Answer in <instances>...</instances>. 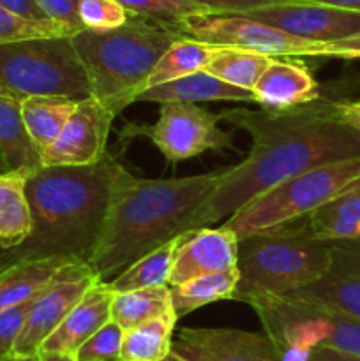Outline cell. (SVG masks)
<instances>
[{
  "label": "cell",
  "instance_id": "9a60e30c",
  "mask_svg": "<svg viewBox=\"0 0 360 361\" xmlns=\"http://www.w3.org/2000/svg\"><path fill=\"white\" fill-rule=\"evenodd\" d=\"M328 243L332 263L327 274L288 296L360 319V242L334 240Z\"/></svg>",
  "mask_w": 360,
  "mask_h": 361
},
{
  "label": "cell",
  "instance_id": "60d3db41",
  "mask_svg": "<svg viewBox=\"0 0 360 361\" xmlns=\"http://www.w3.org/2000/svg\"><path fill=\"white\" fill-rule=\"evenodd\" d=\"M337 115L342 122L360 130V101H337Z\"/></svg>",
  "mask_w": 360,
  "mask_h": 361
},
{
  "label": "cell",
  "instance_id": "8992f818",
  "mask_svg": "<svg viewBox=\"0 0 360 361\" xmlns=\"http://www.w3.org/2000/svg\"><path fill=\"white\" fill-rule=\"evenodd\" d=\"M0 94L20 101L32 95L83 101L92 88L71 35H52L0 44Z\"/></svg>",
  "mask_w": 360,
  "mask_h": 361
},
{
  "label": "cell",
  "instance_id": "74e56055",
  "mask_svg": "<svg viewBox=\"0 0 360 361\" xmlns=\"http://www.w3.org/2000/svg\"><path fill=\"white\" fill-rule=\"evenodd\" d=\"M320 56L344 60L360 59V32L355 35H349V37L337 39V41L321 42Z\"/></svg>",
  "mask_w": 360,
  "mask_h": 361
},
{
  "label": "cell",
  "instance_id": "ffe728a7",
  "mask_svg": "<svg viewBox=\"0 0 360 361\" xmlns=\"http://www.w3.org/2000/svg\"><path fill=\"white\" fill-rule=\"evenodd\" d=\"M296 222L318 240L360 242V180Z\"/></svg>",
  "mask_w": 360,
  "mask_h": 361
},
{
  "label": "cell",
  "instance_id": "7402d4cb",
  "mask_svg": "<svg viewBox=\"0 0 360 361\" xmlns=\"http://www.w3.org/2000/svg\"><path fill=\"white\" fill-rule=\"evenodd\" d=\"M28 175V171L0 173V252L20 247L32 233Z\"/></svg>",
  "mask_w": 360,
  "mask_h": 361
},
{
  "label": "cell",
  "instance_id": "30bf717a",
  "mask_svg": "<svg viewBox=\"0 0 360 361\" xmlns=\"http://www.w3.org/2000/svg\"><path fill=\"white\" fill-rule=\"evenodd\" d=\"M180 35L268 56H320L321 42L286 34L242 13H196L172 25Z\"/></svg>",
  "mask_w": 360,
  "mask_h": 361
},
{
  "label": "cell",
  "instance_id": "e0dca14e",
  "mask_svg": "<svg viewBox=\"0 0 360 361\" xmlns=\"http://www.w3.org/2000/svg\"><path fill=\"white\" fill-rule=\"evenodd\" d=\"M113 295L115 291L109 288V282L99 279L64 317L56 330L42 342L39 353L74 355L85 341L112 321Z\"/></svg>",
  "mask_w": 360,
  "mask_h": 361
},
{
  "label": "cell",
  "instance_id": "83f0119b",
  "mask_svg": "<svg viewBox=\"0 0 360 361\" xmlns=\"http://www.w3.org/2000/svg\"><path fill=\"white\" fill-rule=\"evenodd\" d=\"M172 310L169 286H152V288L115 293L112 303V321H115L126 331L155 317L164 316Z\"/></svg>",
  "mask_w": 360,
  "mask_h": 361
},
{
  "label": "cell",
  "instance_id": "f35d334b",
  "mask_svg": "<svg viewBox=\"0 0 360 361\" xmlns=\"http://www.w3.org/2000/svg\"><path fill=\"white\" fill-rule=\"evenodd\" d=\"M0 6L20 16L32 21H41V23H55L44 14V11L35 4V0H0Z\"/></svg>",
  "mask_w": 360,
  "mask_h": 361
},
{
  "label": "cell",
  "instance_id": "8fae6325",
  "mask_svg": "<svg viewBox=\"0 0 360 361\" xmlns=\"http://www.w3.org/2000/svg\"><path fill=\"white\" fill-rule=\"evenodd\" d=\"M99 279L90 264L83 261H74L62 268L32 302L11 355L39 356L42 342L56 330L64 317Z\"/></svg>",
  "mask_w": 360,
  "mask_h": 361
},
{
  "label": "cell",
  "instance_id": "ee69618b",
  "mask_svg": "<svg viewBox=\"0 0 360 361\" xmlns=\"http://www.w3.org/2000/svg\"><path fill=\"white\" fill-rule=\"evenodd\" d=\"M0 361H39V356H16L6 353V355H0Z\"/></svg>",
  "mask_w": 360,
  "mask_h": 361
},
{
  "label": "cell",
  "instance_id": "3957f363",
  "mask_svg": "<svg viewBox=\"0 0 360 361\" xmlns=\"http://www.w3.org/2000/svg\"><path fill=\"white\" fill-rule=\"evenodd\" d=\"M116 159L106 154L87 166H39L27 178L32 233L25 243L2 252V263L60 259L88 263L97 245Z\"/></svg>",
  "mask_w": 360,
  "mask_h": 361
},
{
  "label": "cell",
  "instance_id": "d6986e66",
  "mask_svg": "<svg viewBox=\"0 0 360 361\" xmlns=\"http://www.w3.org/2000/svg\"><path fill=\"white\" fill-rule=\"evenodd\" d=\"M138 101L145 102H207V101H235L256 102L251 90L233 87L207 71H198L189 76L168 81V83L148 87L138 95Z\"/></svg>",
  "mask_w": 360,
  "mask_h": 361
},
{
  "label": "cell",
  "instance_id": "7c38bea8",
  "mask_svg": "<svg viewBox=\"0 0 360 361\" xmlns=\"http://www.w3.org/2000/svg\"><path fill=\"white\" fill-rule=\"evenodd\" d=\"M246 16L314 42H332L360 32V11L292 0L246 11Z\"/></svg>",
  "mask_w": 360,
  "mask_h": 361
},
{
  "label": "cell",
  "instance_id": "9c48e42d",
  "mask_svg": "<svg viewBox=\"0 0 360 361\" xmlns=\"http://www.w3.org/2000/svg\"><path fill=\"white\" fill-rule=\"evenodd\" d=\"M224 111H208L194 102H161L157 122L152 126L129 123L122 136H145L172 164L198 157L208 150L232 148L233 134L219 127Z\"/></svg>",
  "mask_w": 360,
  "mask_h": 361
},
{
  "label": "cell",
  "instance_id": "4fadbf2b",
  "mask_svg": "<svg viewBox=\"0 0 360 361\" xmlns=\"http://www.w3.org/2000/svg\"><path fill=\"white\" fill-rule=\"evenodd\" d=\"M172 351L187 361H286L265 331L236 328H180Z\"/></svg>",
  "mask_w": 360,
  "mask_h": 361
},
{
  "label": "cell",
  "instance_id": "e575fe53",
  "mask_svg": "<svg viewBox=\"0 0 360 361\" xmlns=\"http://www.w3.org/2000/svg\"><path fill=\"white\" fill-rule=\"evenodd\" d=\"M32 302L34 300L0 310V355L11 353L14 341L23 328Z\"/></svg>",
  "mask_w": 360,
  "mask_h": 361
},
{
  "label": "cell",
  "instance_id": "7a4b0ae2",
  "mask_svg": "<svg viewBox=\"0 0 360 361\" xmlns=\"http://www.w3.org/2000/svg\"><path fill=\"white\" fill-rule=\"evenodd\" d=\"M229 168L184 178H140L119 161L113 169L108 210L88 264L106 277L143 254L196 229V219Z\"/></svg>",
  "mask_w": 360,
  "mask_h": 361
},
{
  "label": "cell",
  "instance_id": "d6a6232c",
  "mask_svg": "<svg viewBox=\"0 0 360 361\" xmlns=\"http://www.w3.org/2000/svg\"><path fill=\"white\" fill-rule=\"evenodd\" d=\"M122 337V328L115 321H108L74 353L76 361H119Z\"/></svg>",
  "mask_w": 360,
  "mask_h": 361
},
{
  "label": "cell",
  "instance_id": "4dcf8cb0",
  "mask_svg": "<svg viewBox=\"0 0 360 361\" xmlns=\"http://www.w3.org/2000/svg\"><path fill=\"white\" fill-rule=\"evenodd\" d=\"M131 14L150 18L162 23L175 25L184 16L196 13H208L205 7L189 0H116Z\"/></svg>",
  "mask_w": 360,
  "mask_h": 361
},
{
  "label": "cell",
  "instance_id": "8d00e7d4",
  "mask_svg": "<svg viewBox=\"0 0 360 361\" xmlns=\"http://www.w3.org/2000/svg\"><path fill=\"white\" fill-rule=\"evenodd\" d=\"M189 2L205 7L208 13H246L258 7L292 2V0H189Z\"/></svg>",
  "mask_w": 360,
  "mask_h": 361
},
{
  "label": "cell",
  "instance_id": "d590c367",
  "mask_svg": "<svg viewBox=\"0 0 360 361\" xmlns=\"http://www.w3.org/2000/svg\"><path fill=\"white\" fill-rule=\"evenodd\" d=\"M52 21L66 28L71 35L83 28L78 16V0H35Z\"/></svg>",
  "mask_w": 360,
  "mask_h": 361
},
{
  "label": "cell",
  "instance_id": "ba28073f",
  "mask_svg": "<svg viewBox=\"0 0 360 361\" xmlns=\"http://www.w3.org/2000/svg\"><path fill=\"white\" fill-rule=\"evenodd\" d=\"M249 305L286 361L314 348H328L360 358V319L313 305L293 296H261Z\"/></svg>",
  "mask_w": 360,
  "mask_h": 361
},
{
  "label": "cell",
  "instance_id": "f1b7e54d",
  "mask_svg": "<svg viewBox=\"0 0 360 361\" xmlns=\"http://www.w3.org/2000/svg\"><path fill=\"white\" fill-rule=\"evenodd\" d=\"M180 236L169 240L164 245L157 247L152 252L143 254L136 261H133L129 267L124 268L122 274L116 275L112 282L108 281L109 288L115 293H120L168 284L169 274H172L173 268V257H175V250L180 242Z\"/></svg>",
  "mask_w": 360,
  "mask_h": 361
},
{
  "label": "cell",
  "instance_id": "ab89813d",
  "mask_svg": "<svg viewBox=\"0 0 360 361\" xmlns=\"http://www.w3.org/2000/svg\"><path fill=\"white\" fill-rule=\"evenodd\" d=\"M292 361H360L359 356L346 355V353L335 351V349L328 348H314L311 351L304 353L299 358Z\"/></svg>",
  "mask_w": 360,
  "mask_h": 361
},
{
  "label": "cell",
  "instance_id": "f546056e",
  "mask_svg": "<svg viewBox=\"0 0 360 361\" xmlns=\"http://www.w3.org/2000/svg\"><path fill=\"white\" fill-rule=\"evenodd\" d=\"M272 59L274 56H268L265 53L222 46L203 71L233 87L253 92L258 78L261 76Z\"/></svg>",
  "mask_w": 360,
  "mask_h": 361
},
{
  "label": "cell",
  "instance_id": "603a6c76",
  "mask_svg": "<svg viewBox=\"0 0 360 361\" xmlns=\"http://www.w3.org/2000/svg\"><path fill=\"white\" fill-rule=\"evenodd\" d=\"M0 157L7 171L32 173L41 166V154L25 127L21 101L4 94H0Z\"/></svg>",
  "mask_w": 360,
  "mask_h": 361
},
{
  "label": "cell",
  "instance_id": "bcb514c9",
  "mask_svg": "<svg viewBox=\"0 0 360 361\" xmlns=\"http://www.w3.org/2000/svg\"><path fill=\"white\" fill-rule=\"evenodd\" d=\"M4 171H7V169H6V164H4L2 157H0V173H4Z\"/></svg>",
  "mask_w": 360,
  "mask_h": 361
},
{
  "label": "cell",
  "instance_id": "277c9868",
  "mask_svg": "<svg viewBox=\"0 0 360 361\" xmlns=\"http://www.w3.org/2000/svg\"><path fill=\"white\" fill-rule=\"evenodd\" d=\"M180 34L168 23L131 14L109 30L71 35L90 81L92 97L119 116L148 87L155 63Z\"/></svg>",
  "mask_w": 360,
  "mask_h": 361
},
{
  "label": "cell",
  "instance_id": "4316f807",
  "mask_svg": "<svg viewBox=\"0 0 360 361\" xmlns=\"http://www.w3.org/2000/svg\"><path fill=\"white\" fill-rule=\"evenodd\" d=\"M175 310L124 331L119 361H161L172 353Z\"/></svg>",
  "mask_w": 360,
  "mask_h": 361
},
{
  "label": "cell",
  "instance_id": "ac0fdd59",
  "mask_svg": "<svg viewBox=\"0 0 360 361\" xmlns=\"http://www.w3.org/2000/svg\"><path fill=\"white\" fill-rule=\"evenodd\" d=\"M256 102L265 109H289L321 95L320 83L304 63L274 56L253 88Z\"/></svg>",
  "mask_w": 360,
  "mask_h": 361
},
{
  "label": "cell",
  "instance_id": "44dd1931",
  "mask_svg": "<svg viewBox=\"0 0 360 361\" xmlns=\"http://www.w3.org/2000/svg\"><path fill=\"white\" fill-rule=\"evenodd\" d=\"M71 259H21L0 268V310L34 300Z\"/></svg>",
  "mask_w": 360,
  "mask_h": 361
},
{
  "label": "cell",
  "instance_id": "5b68a950",
  "mask_svg": "<svg viewBox=\"0 0 360 361\" xmlns=\"http://www.w3.org/2000/svg\"><path fill=\"white\" fill-rule=\"evenodd\" d=\"M330 263V243L307 235L296 221L253 233L239 240L233 300L288 295L323 277Z\"/></svg>",
  "mask_w": 360,
  "mask_h": 361
},
{
  "label": "cell",
  "instance_id": "7dc6e473",
  "mask_svg": "<svg viewBox=\"0 0 360 361\" xmlns=\"http://www.w3.org/2000/svg\"><path fill=\"white\" fill-rule=\"evenodd\" d=\"M4 267V263H2V252H0V268Z\"/></svg>",
  "mask_w": 360,
  "mask_h": 361
},
{
  "label": "cell",
  "instance_id": "7bdbcfd3",
  "mask_svg": "<svg viewBox=\"0 0 360 361\" xmlns=\"http://www.w3.org/2000/svg\"><path fill=\"white\" fill-rule=\"evenodd\" d=\"M39 361H76V356L67 353H39Z\"/></svg>",
  "mask_w": 360,
  "mask_h": 361
},
{
  "label": "cell",
  "instance_id": "52a82bcc",
  "mask_svg": "<svg viewBox=\"0 0 360 361\" xmlns=\"http://www.w3.org/2000/svg\"><path fill=\"white\" fill-rule=\"evenodd\" d=\"M360 180V157L328 162L292 176L247 201L224 221L236 238L289 224L334 200Z\"/></svg>",
  "mask_w": 360,
  "mask_h": 361
},
{
  "label": "cell",
  "instance_id": "484cf974",
  "mask_svg": "<svg viewBox=\"0 0 360 361\" xmlns=\"http://www.w3.org/2000/svg\"><path fill=\"white\" fill-rule=\"evenodd\" d=\"M236 282H239V270L232 268V270L200 275L179 286H169L172 305L176 317L180 319L208 303L233 300Z\"/></svg>",
  "mask_w": 360,
  "mask_h": 361
},
{
  "label": "cell",
  "instance_id": "b9f144b4",
  "mask_svg": "<svg viewBox=\"0 0 360 361\" xmlns=\"http://www.w3.org/2000/svg\"><path fill=\"white\" fill-rule=\"evenodd\" d=\"M306 2H316V4H325V6L341 7V9L360 11V0H306Z\"/></svg>",
  "mask_w": 360,
  "mask_h": 361
},
{
  "label": "cell",
  "instance_id": "6da1fadb",
  "mask_svg": "<svg viewBox=\"0 0 360 361\" xmlns=\"http://www.w3.org/2000/svg\"><path fill=\"white\" fill-rule=\"evenodd\" d=\"M251 136L246 161L232 166L196 219V229L226 221L270 187L328 162L360 157V130L342 122L337 101L318 97L289 109L224 111Z\"/></svg>",
  "mask_w": 360,
  "mask_h": 361
},
{
  "label": "cell",
  "instance_id": "836d02e7",
  "mask_svg": "<svg viewBox=\"0 0 360 361\" xmlns=\"http://www.w3.org/2000/svg\"><path fill=\"white\" fill-rule=\"evenodd\" d=\"M78 16L83 28L109 30L126 23L131 13L116 0H78Z\"/></svg>",
  "mask_w": 360,
  "mask_h": 361
},
{
  "label": "cell",
  "instance_id": "cb8c5ba5",
  "mask_svg": "<svg viewBox=\"0 0 360 361\" xmlns=\"http://www.w3.org/2000/svg\"><path fill=\"white\" fill-rule=\"evenodd\" d=\"M78 102L64 95H32L21 101L25 127L39 154L59 137Z\"/></svg>",
  "mask_w": 360,
  "mask_h": 361
},
{
  "label": "cell",
  "instance_id": "5bb4252c",
  "mask_svg": "<svg viewBox=\"0 0 360 361\" xmlns=\"http://www.w3.org/2000/svg\"><path fill=\"white\" fill-rule=\"evenodd\" d=\"M116 116L94 97L76 104L59 137L41 152V166H87L108 154V137Z\"/></svg>",
  "mask_w": 360,
  "mask_h": 361
},
{
  "label": "cell",
  "instance_id": "1f68e13d",
  "mask_svg": "<svg viewBox=\"0 0 360 361\" xmlns=\"http://www.w3.org/2000/svg\"><path fill=\"white\" fill-rule=\"evenodd\" d=\"M52 35L71 34L59 23H41V21L27 20V18L0 6V44L23 41V39L52 37Z\"/></svg>",
  "mask_w": 360,
  "mask_h": 361
},
{
  "label": "cell",
  "instance_id": "d4e9b609",
  "mask_svg": "<svg viewBox=\"0 0 360 361\" xmlns=\"http://www.w3.org/2000/svg\"><path fill=\"white\" fill-rule=\"evenodd\" d=\"M221 48L222 46L180 35L157 60L150 74V80H148V87L168 83V81L203 71Z\"/></svg>",
  "mask_w": 360,
  "mask_h": 361
},
{
  "label": "cell",
  "instance_id": "f6af8a7d",
  "mask_svg": "<svg viewBox=\"0 0 360 361\" xmlns=\"http://www.w3.org/2000/svg\"><path fill=\"white\" fill-rule=\"evenodd\" d=\"M161 361H187V360H184L182 356H179V355H176V353L172 351L168 356H166V358H162Z\"/></svg>",
  "mask_w": 360,
  "mask_h": 361
},
{
  "label": "cell",
  "instance_id": "2e32d148",
  "mask_svg": "<svg viewBox=\"0 0 360 361\" xmlns=\"http://www.w3.org/2000/svg\"><path fill=\"white\" fill-rule=\"evenodd\" d=\"M236 261L239 238L232 229L224 224L193 229L180 236L168 284L179 286L200 275L232 270L236 268Z\"/></svg>",
  "mask_w": 360,
  "mask_h": 361
}]
</instances>
